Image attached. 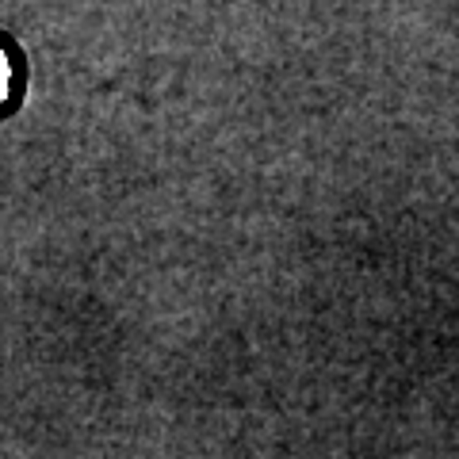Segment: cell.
I'll use <instances>...</instances> for the list:
<instances>
[{
    "label": "cell",
    "instance_id": "cell-1",
    "mask_svg": "<svg viewBox=\"0 0 459 459\" xmlns=\"http://www.w3.org/2000/svg\"><path fill=\"white\" fill-rule=\"evenodd\" d=\"M12 89H16V69H12V57H8V50L0 47V104H8Z\"/></svg>",
    "mask_w": 459,
    "mask_h": 459
}]
</instances>
